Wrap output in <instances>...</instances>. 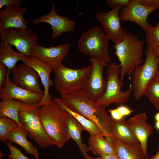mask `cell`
<instances>
[{
	"label": "cell",
	"mask_w": 159,
	"mask_h": 159,
	"mask_svg": "<svg viewBox=\"0 0 159 159\" xmlns=\"http://www.w3.org/2000/svg\"><path fill=\"white\" fill-rule=\"evenodd\" d=\"M116 108L123 117L130 115L134 111L133 110L130 109L128 107L124 105L119 106Z\"/></svg>",
	"instance_id": "cell-35"
},
{
	"label": "cell",
	"mask_w": 159,
	"mask_h": 159,
	"mask_svg": "<svg viewBox=\"0 0 159 159\" xmlns=\"http://www.w3.org/2000/svg\"><path fill=\"white\" fill-rule=\"evenodd\" d=\"M0 102V118L8 117L15 121L19 126H21L19 112L24 103L21 101L11 99H3Z\"/></svg>",
	"instance_id": "cell-26"
},
{
	"label": "cell",
	"mask_w": 159,
	"mask_h": 159,
	"mask_svg": "<svg viewBox=\"0 0 159 159\" xmlns=\"http://www.w3.org/2000/svg\"><path fill=\"white\" fill-rule=\"evenodd\" d=\"M145 53L144 64L137 66L132 74V92L136 100L143 96L147 87L159 71V58L155 54L153 48L147 45Z\"/></svg>",
	"instance_id": "cell-6"
},
{
	"label": "cell",
	"mask_w": 159,
	"mask_h": 159,
	"mask_svg": "<svg viewBox=\"0 0 159 159\" xmlns=\"http://www.w3.org/2000/svg\"><path fill=\"white\" fill-rule=\"evenodd\" d=\"M155 78L159 82V71L155 77Z\"/></svg>",
	"instance_id": "cell-45"
},
{
	"label": "cell",
	"mask_w": 159,
	"mask_h": 159,
	"mask_svg": "<svg viewBox=\"0 0 159 159\" xmlns=\"http://www.w3.org/2000/svg\"><path fill=\"white\" fill-rule=\"evenodd\" d=\"M145 42L152 47L159 46V21L155 26L148 23L145 30Z\"/></svg>",
	"instance_id": "cell-29"
},
{
	"label": "cell",
	"mask_w": 159,
	"mask_h": 159,
	"mask_svg": "<svg viewBox=\"0 0 159 159\" xmlns=\"http://www.w3.org/2000/svg\"><path fill=\"white\" fill-rule=\"evenodd\" d=\"M35 24L45 22L49 24L52 30V39L60 36L62 34L74 30L76 22L68 18L57 14L54 2L52 4L50 12L36 18L33 20Z\"/></svg>",
	"instance_id": "cell-17"
},
{
	"label": "cell",
	"mask_w": 159,
	"mask_h": 159,
	"mask_svg": "<svg viewBox=\"0 0 159 159\" xmlns=\"http://www.w3.org/2000/svg\"><path fill=\"white\" fill-rule=\"evenodd\" d=\"M143 4L159 9V0H139Z\"/></svg>",
	"instance_id": "cell-36"
},
{
	"label": "cell",
	"mask_w": 159,
	"mask_h": 159,
	"mask_svg": "<svg viewBox=\"0 0 159 159\" xmlns=\"http://www.w3.org/2000/svg\"><path fill=\"white\" fill-rule=\"evenodd\" d=\"M144 95L155 107L159 104V82L155 78L148 85Z\"/></svg>",
	"instance_id": "cell-30"
},
{
	"label": "cell",
	"mask_w": 159,
	"mask_h": 159,
	"mask_svg": "<svg viewBox=\"0 0 159 159\" xmlns=\"http://www.w3.org/2000/svg\"><path fill=\"white\" fill-rule=\"evenodd\" d=\"M70 47L69 43L59 44L49 47L37 44L32 50L30 56L48 63L54 71L62 64V62L69 53Z\"/></svg>",
	"instance_id": "cell-12"
},
{
	"label": "cell",
	"mask_w": 159,
	"mask_h": 159,
	"mask_svg": "<svg viewBox=\"0 0 159 159\" xmlns=\"http://www.w3.org/2000/svg\"><path fill=\"white\" fill-rule=\"evenodd\" d=\"M8 74L7 67L3 63L0 62V89L3 86L5 78Z\"/></svg>",
	"instance_id": "cell-33"
},
{
	"label": "cell",
	"mask_w": 159,
	"mask_h": 159,
	"mask_svg": "<svg viewBox=\"0 0 159 159\" xmlns=\"http://www.w3.org/2000/svg\"><path fill=\"white\" fill-rule=\"evenodd\" d=\"M1 41L15 47L19 53L29 56L38 44V36L27 26L23 28H9L0 29Z\"/></svg>",
	"instance_id": "cell-9"
},
{
	"label": "cell",
	"mask_w": 159,
	"mask_h": 159,
	"mask_svg": "<svg viewBox=\"0 0 159 159\" xmlns=\"http://www.w3.org/2000/svg\"><path fill=\"white\" fill-rule=\"evenodd\" d=\"M109 39L105 33L99 26H94L83 32L78 41V49L90 58L104 63L109 62Z\"/></svg>",
	"instance_id": "cell-4"
},
{
	"label": "cell",
	"mask_w": 159,
	"mask_h": 159,
	"mask_svg": "<svg viewBox=\"0 0 159 159\" xmlns=\"http://www.w3.org/2000/svg\"><path fill=\"white\" fill-rule=\"evenodd\" d=\"M155 108L156 110L159 111V104Z\"/></svg>",
	"instance_id": "cell-46"
},
{
	"label": "cell",
	"mask_w": 159,
	"mask_h": 159,
	"mask_svg": "<svg viewBox=\"0 0 159 159\" xmlns=\"http://www.w3.org/2000/svg\"><path fill=\"white\" fill-rule=\"evenodd\" d=\"M52 101L62 109L73 116L82 125L84 130L89 133L90 136L100 135L105 137L102 131L95 123L69 109L63 103L61 99L55 98Z\"/></svg>",
	"instance_id": "cell-23"
},
{
	"label": "cell",
	"mask_w": 159,
	"mask_h": 159,
	"mask_svg": "<svg viewBox=\"0 0 159 159\" xmlns=\"http://www.w3.org/2000/svg\"><path fill=\"white\" fill-rule=\"evenodd\" d=\"M22 3L21 0H0V9L4 6H20Z\"/></svg>",
	"instance_id": "cell-34"
},
{
	"label": "cell",
	"mask_w": 159,
	"mask_h": 159,
	"mask_svg": "<svg viewBox=\"0 0 159 159\" xmlns=\"http://www.w3.org/2000/svg\"><path fill=\"white\" fill-rule=\"evenodd\" d=\"M147 119L146 114L145 112H142L134 115L127 120L143 150L146 153L148 139L153 131V127L147 122Z\"/></svg>",
	"instance_id": "cell-19"
},
{
	"label": "cell",
	"mask_w": 159,
	"mask_h": 159,
	"mask_svg": "<svg viewBox=\"0 0 159 159\" xmlns=\"http://www.w3.org/2000/svg\"><path fill=\"white\" fill-rule=\"evenodd\" d=\"M44 130L54 145L61 148L70 139L66 122L67 113L53 101L39 108Z\"/></svg>",
	"instance_id": "cell-2"
},
{
	"label": "cell",
	"mask_w": 159,
	"mask_h": 159,
	"mask_svg": "<svg viewBox=\"0 0 159 159\" xmlns=\"http://www.w3.org/2000/svg\"><path fill=\"white\" fill-rule=\"evenodd\" d=\"M66 120L70 138L75 142L82 155L85 157L88 155L89 148V147L83 143L81 140V133L84 130L83 127L73 116L68 113Z\"/></svg>",
	"instance_id": "cell-24"
},
{
	"label": "cell",
	"mask_w": 159,
	"mask_h": 159,
	"mask_svg": "<svg viewBox=\"0 0 159 159\" xmlns=\"http://www.w3.org/2000/svg\"><path fill=\"white\" fill-rule=\"evenodd\" d=\"M4 144L6 145L10 152V154L8 156L9 158L10 159H30L22 153L21 150L14 146L11 143L7 141Z\"/></svg>",
	"instance_id": "cell-31"
},
{
	"label": "cell",
	"mask_w": 159,
	"mask_h": 159,
	"mask_svg": "<svg viewBox=\"0 0 159 159\" xmlns=\"http://www.w3.org/2000/svg\"><path fill=\"white\" fill-rule=\"evenodd\" d=\"M91 69L89 77L81 90L93 101L96 102L104 94L107 81L103 78L105 67L107 64L90 58Z\"/></svg>",
	"instance_id": "cell-10"
},
{
	"label": "cell",
	"mask_w": 159,
	"mask_h": 159,
	"mask_svg": "<svg viewBox=\"0 0 159 159\" xmlns=\"http://www.w3.org/2000/svg\"><path fill=\"white\" fill-rule=\"evenodd\" d=\"M8 74L0 89V98L18 100L25 103L37 106L42 100L44 95L37 94L18 86L10 80Z\"/></svg>",
	"instance_id": "cell-13"
},
{
	"label": "cell",
	"mask_w": 159,
	"mask_h": 159,
	"mask_svg": "<svg viewBox=\"0 0 159 159\" xmlns=\"http://www.w3.org/2000/svg\"><path fill=\"white\" fill-rule=\"evenodd\" d=\"M153 48L155 54L159 58V46Z\"/></svg>",
	"instance_id": "cell-39"
},
{
	"label": "cell",
	"mask_w": 159,
	"mask_h": 159,
	"mask_svg": "<svg viewBox=\"0 0 159 159\" xmlns=\"http://www.w3.org/2000/svg\"><path fill=\"white\" fill-rule=\"evenodd\" d=\"M108 112L110 113V116L114 120H118L124 118L120 115L116 108L115 109H110Z\"/></svg>",
	"instance_id": "cell-37"
},
{
	"label": "cell",
	"mask_w": 159,
	"mask_h": 159,
	"mask_svg": "<svg viewBox=\"0 0 159 159\" xmlns=\"http://www.w3.org/2000/svg\"><path fill=\"white\" fill-rule=\"evenodd\" d=\"M88 143L89 150L96 156L115 154L113 148L103 136H90Z\"/></svg>",
	"instance_id": "cell-27"
},
{
	"label": "cell",
	"mask_w": 159,
	"mask_h": 159,
	"mask_svg": "<svg viewBox=\"0 0 159 159\" xmlns=\"http://www.w3.org/2000/svg\"><path fill=\"white\" fill-rule=\"evenodd\" d=\"M111 135L126 145L140 144L124 118L118 120L113 119Z\"/></svg>",
	"instance_id": "cell-21"
},
{
	"label": "cell",
	"mask_w": 159,
	"mask_h": 159,
	"mask_svg": "<svg viewBox=\"0 0 159 159\" xmlns=\"http://www.w3.org/2000/svg\"><path fill=\"white\" fill-rule=\"evenodd\" d=\"M155 119L156 121H159V112L155 114Z\"/></svg>",
	"instance_id": "cell-42"
},
{
	"label": "cell",
	"mask_w": 159,
	"mask_h": 159,
	"mask_svg": "<svg viewBox=\"0 0 159 159\" xmlns=\"http://www.w3.org/2000/svg\"><path fill=\"white\" fill-rule=\"evenodd\" d=\"M19 126L14 120L8 117L0 118V140L4 143L7 141L8 134L12 130Z\"/></svg>",
	"instance_id": "cell-28"
},
{
	"label": "cell",
	"mask_w": 159,
	"mask_h": 159,
	"mask_svg": "<svg viewBox=\"0 0 159 159\" xmlns=\"http://www.w3.org/2000/svg\"><path fill=\"white\" fill-rule=\"evenodd\" d=\"M39 108L24 103L19 111V119L21 126L28 132L29 138L34 140L40 148H45L54 144L42 124Z\"/></svg>",
	"instance_id": "cell-8"
},
{
	"label": "cell",
	"mask_w": 159,
	"mask_h": 159,
	"mask_svg": "<svg viewBox=\"0 0 159 159\" xmlns=\"http://www.w3.org/2000/svg\"><path fill=\"white\" fill-rule=\"evenodd\" d=\"M130 1V0H107L106 2L108 6L112 8L116 7L123 8L124 6H127Z\"/></svg>",
	"instance_id": "cell-32"
},
{
	"label": "cell",
	"mask_w": 159,
	"mask_h": 159,
	"mask_svg": "<svg viewBox=\"0 0 159 159\" xmlns=\"http://www.w3.org/2000/svg\"><path fill=\"white\" fill-rule=\"evenodd\" d=\"M122 8L116 7L107 12H99L95 15L108 39H111L115 44L120 42L126 33L121 24L120 10Z\"/></svg>",
	"instance_id": "cell-11"
},
{
	"label": "cell",
	"mask_w": 159,
	"mask_h": 159,
	"mask_svg": "<svg viewBox=\"0 0 159 159\" xmlns=\"http://www.w3.org/2000/svg\"><path fill=\"white\" fill-rule=\"evenodd\" d=\"M26 10V7H21L19 6H5L0 11V29L27 27L28 21L23 17Z\"/></svg>",
	"instance_id": "cell-18"
},
{
	"label": "cell",
	"mask_w": 159,
	"mask_h": 159,
	"mask_svg": "<svg viewBox=\"0 0 159 159\" xmlns=\"http://www.w3.org/2000/svg\"><path fill=\"white\" fill-rule=\"evenodd\" d=\"M157 9L143 4L139 0H131L129 4L120 11V19L122 21L135 23L145 31L148 24L147 20L148 15Z\"/></svg>",
	"instance_id": "cell-16"
},
{
	"label": "cell",
	"mask_w": 159,
	"mask_h": 159,
	"mask_svg": "<svg viewBox=\"0 0 159 159\" xmlns=\"http://www.w3.org/2000/svg\"><path fill=\"white\" fill-rule=\"evenodd\" d=\"M105 139L113 148L115 154L120 159H148L147 153L144 151L140 144L126 145L111 136Z\"/></svg>",
	"instance_id": "cell-20"
},
{
	"label": "cell",
	"mask_w": 159,
	"mask_h": 159,
	"mask_svg": "<svg viewBox=\"0 0 159 159\" xmlns=\"http://www.w3.org/2000/svg\"><path fill=\"white\" fill-rule=\"evenodd\" d=\"M91 68L90 65L80 69H73L62 64L54 71L55 90L61 96L82 90L89 77Z\"/></svg>",
	"instance_id": "cell-5"
},
{
	"label": "cell",
	"mask_w": 159,
	"mask_h": 159,
	"mask_svg": "<svg viewBox=\"0 0 159 159\" xmlns=\"http://www.w3.org/2000/svg\"><path fill=\"white\" fill-rule=\"evenodd\" d=\"M27 131L21 126H18L11 131L7 136V140L19 145L26 152L32 155L35 159H39L37 149L27 138Z\"/></svg>",
	"instance_id": "cell-22"
},
{
	"label": "cell",
	"mask_w": 159,
	"mask_h": 159,
	"mask_svg": "<svg viewBox=\"0 0 159 159\" xmlns=\"http://www.w3.org/2000/svg\"><path fill=\"white\" fill-rule=\"evenodd\" d=\"M23 63L30 66L37 72L44 86V90L43 97L41 102L37 106L39 108L44 105L53 101L52 96L49 93V88L53 86L50 78V75L53 69L48 63L37 58L24 55L22 60Z\"/></svg>",
	"instance_id": "cell-15"
},
{
	"label": "cell",
	"mask_w": 159,
	"mask_h": 159,
	"mask_svg": "<svg viewBox=\"0 0 159 159\" xmlns=\"http://www.w3.org/2000/svg\"><path fill=\"white\" fill-rule=\"evenodd\" d=\"M84 158L85 159H102L100 156L97 158H93L90 156L88 155L86 156Z\"/></svg>",
	"instance_id": "cell-41"
},
{
	"label": "cell",
	"mask_w": 159,
	"mask_h": 159,
	"mask_svg": "<svg viewBox=\"0 0 159 159\" xmlns=\"http://www.w3.org/2000/svg\"><path fill=\"white\" fill-rule=\"evenodd\" d=\"M13 82L16 85L29 91L44 95L38 82L39 76L33 68L24 63L16 66L11 71Z\"/></svg>",
	"instance_id": "cell-14"
},
{
	"label": "cell",
	"mask_w": 159,
	"mask_h": 159,
	"mask_svg": "<svg viewBox=\"0 0 159 159\" xmlns=\"http://www.w3.org/2000/svg\"><path fill=\"white\" fill-rule=\"evenodd\" d=\"M12 46L1 41L0 44V62L7 68L8 74L16 66L17 62L22 61L24 55L14 51Z\"/></svg>",
	"instance_id": "cell-25"
},
{
	"label": "cell",
	"mask_w": 159,
	"mask_h": 159,
	"mask_svg": "<svg viewBox=\"0 0 159 159\" xmlns=\"http://www.w3.org/2000/svg\"><path fill=\"white\" fill-rule=\"evenodd\" d=\"M61 97L63 103L69 109L95 123L105 137H112L113 119L107 113L105 108L92 101L81 90Z\"/></svg>",
	"instance_id": "cell-1"
},
{
	"label": "cell",
	"mask_w": 159,
	"mask_h": 159,
	"mask_svg": "<svg viewBox=\"0 0 159 159\" xmlns=\"http://www.w3.org/2000/svg\"><path fill=\"white\" fill-rule=\"evenodd\" d=\"M155 127L159 131V121H156Z\"/></svg>",
	"instance_id": "cell-43"
},
{
	"label": "cell",
	"mask_w": 159,
	"mask_h": 159,
	"mask_svg": "<svg viewBox=\"0 0 159 159\" xmlns=\"http://www.w3.org/2000/svg\"><path fill=\"white\" fill-rule=\"evenodd\" d=\"M144 44V41L138 36L127 32L120 42L114 44L115 54L120 62V76L122 80L127 75L130 78L135 67L143 62Z\"/></svg>",
	"instance_id": "cell-3"
},
{
	"label": "cell",
	"mask_w": 159,
	"mask_h": 159,
	"mask_svg": "<svg viewBox=\"0 0 159 159\" xmlns=\"http://www.w3.org/2000/svg\"><path fill=\"white\" fill-rule=\"evenodd\" d=\"M120 68L119 65L113 62L108 65L106 90L103 96L95 102L97 104L105 108L112 103L119 106L124 105L128 101L132 92V85L125 91L121 90L123 82L120 77Z\"/></svg>",
	"instance_id": "cell-7"
},
{
	"label": "cell",
	"mask_w": 159,
	"mask_h": 159,
	"mask_svg": "<svg viewBox=\"0 0 159 159\" xmlns=\"http://www.w3.org/2000/svg\"><path fill=\"white\" fill-rule=\"evenodd\" d=\"M4 155V154L1 151H0V159H2V157Z\"/></svg>",
	"instance_id": "cell-44"
},
{
	"label": "cell",
	"mask_w": 159,
	"mask_h": 159,
	"mask_svg": "<svg viewBox=\"0 0 159 159\" xmlns=\"http://www.w3.org/2000/svg\"><path fill=\"white\" fill-rule=\"evenodd\" d=\"M148 159H159V144L157 153L155 155L152 156L150 158Z\"/></svg>",
	"instance_id": "cell-40"
},
{
	"label": "cell",
	"mask_w": 159,
	"mask_h": 159,
	"mask_svg": "<svg viewBox=\"0 0 159 159\" xmlns=\"http://www.w3.org/2000/svg\"><path fill=\"white\" fill-rule=\"evenodd\" d=\"M102 159H120L115 154H103L100 156Z\"/></svg>",
	"instance_id": "cell-38"
}]
</instances>
